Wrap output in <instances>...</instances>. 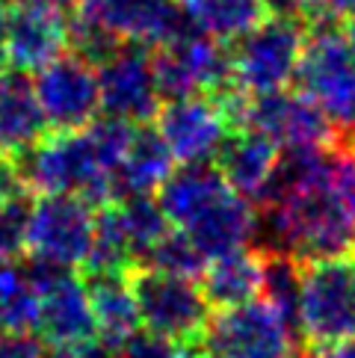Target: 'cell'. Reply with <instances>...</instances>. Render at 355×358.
Listing matches in <instances>:
<instances>
[{"instance_id": "cell-1", "label": "cell", "mask_w": 355, "mask_h": 358, "mask_svg": "<svg viewBox=\"0 0 355 358\" xmlns=\"http://www.w3.org/2000/svg\"><path fill=\"white\" fill-rule=\"evenodd\" d=\"M12 163L30 193L78 196L92 208L116 201V169L89 127L78 134H48Z\"/></svg>"}, {"instance_id": "cell-2", "label": "cell", "mask_w": 355, "mask_h": 358, "mask_svg": "<svg viewBox=\"0 0 355 358\" xmlns=\"http://www.w3.org/2000/svg\"><path fill=\"white\" fill-rule=\"evenodd\" d=\"M296 86L344 136L355 122V50L344 24L335 18L308 21V39L296 71Z\"/></svg>"}, {"instance_id": "cell-3", "label": "cell", "mask_w": 355, "mask_h": 358, "mask_svg": "<svg viewBox=\"0 0 355 358\" xmlns=\"http://www.w3.org/2000/svg\"><path fill=\"white\" fill-rule=\"evenodd\" d=\"M299 338L305 352L355 341V258L302 264Z\"/></svg>"}, {"instance_id": "cell-4", "label": "cell", "mask_w": 355, "mask_h": 358, "mask_svg": "<svg viewBox=\"0 0 355 358\" xmlns=\"http://www.w3.org/2000/svg\"><path fill=\"white\" fill-rule=\"evenodd\" d=\"M308 39V21L273 15L231 45L234 89L246 98H263L296 80L302 50Z\"/></svg>"}, {"instance_id": "cell-5", "label": "cell", "mask_w": 355, "mask_h": 358, "mask_svg": "<svg viewBox=\"0 0 355 358\" xmlns=\"http://www.w3.org/2000/svg\"><path fill=\"white\" fill-rule=\"evenodd\" d=\"M205 358H296L299 331L266 299L213 311L198 341Z\"/></svg>"}, {"instance_id": "cell-6", "label": "cell", "mask_w": 355, "mask_h": 358, "mask_svg": "<svg viewBox=\"0 0 355 358\" xmlns=\"http://www.w3.org/2000/svg\"><path fill=\"white\" fill-rule=\"evenodd\" d=\"M131 287L139 305L143 329L175 343L201 341L213 311L193 278L169 275L160 270H136L131 273Z\"/></svg>"}, {"instance_id": "cell-7", "label": "cell", "mask_w": 355, "mask_h": 358, "mask_svg": "<svg viewBox=\"0 0 355 358\" xmlns=\"http://www.w3.org/2000/svg\"><path fill=\"white\" fill-rule=\"evenodd\" d=\"M154 78L163 104L193 95L219 98L234 89L231 48L193 30L154 50Z\"/></svg>"}, {"instance_id": "cell-8", "label": "cell", "mask_w": 355, "mask_h": 358, "mask_svg": "<svg viewBox=\"0 0 355 358\" xmlns=\"http://www.w3.org/2000/svg\"><path fill=\"white\" fill-rule=\"evenodd\" d=\"M74 15L95 24L119 45L157 50L193 33L181 0H78Z\"/></svg>"}, {"instance_id": "cell-9", "label": "cell", "mask_w": 355, "mask_h": 358, "mask_svg": "<svg viewBox=\"0 0 355 358\" xmlns=\"http://www.w3.org/2000/svg\"><path fill=\"white\" fill-rule=\"evenodd\" d=\"M98 208L78 196H39L33 201L27 255L33 261H45L71 270L83 266L95 240Z\"/></svg>"}, {"instance_id": "cell-10", "label": "cell", "mask_w": 355, "mask_h": 358, "mask_svg": "<svg viewBox=\"0 0 355 358\" xmlns=\"http://www.w3.org/2000/svg\"><path fill=\"white\" fill-rule=\"evenodd\" d=\"M33 95L42 119L54 134L86 131L101 113V86L92 62L78 54H62L33 78Z\"/></svg>"}, {"instance_id": "cell-11", "label": "cell", "mask_w": 355, "mask_h": 358, "mask_svg": "<svg viewBox=\"0 0 355 358\" xmlns=\"http://www.w3.org/2000/svg\"><path fill=\"white\" fill-rule=\"evenodd\" d=\"M240 127L266 134L282 145V151H314L340 143L338 127L299 89L296 92L284 89V92H273L263 98H246Z\"/></svg>"}, {"instance_id": "cell-12", "label": "cell", "mask_w": 355, "mask_h": 358, "mask_svg": "<svg viewBox=\"0 0 355 358\" xmlns=\"http://www.w3.org/2000/svg\"><path fill=\"white\" fill-rule=\"evenodd\" d=\"M95 71L104 116L131 122L136 127L148 119H157L163 98L154 78V50L119 45L104 62H98Z\"/></svg>"}, {"instance_id": "cell-13", "label": "cell", "mask_w": 355, "mask_h": 358, "mask_svg": "<svg viewBox=\"0 0 355 358\" xmlns=\"http://www.w3.org/2000/svg\"><path fill=\"white\" fill-rule=\"evenodd\" d=\"M71 42L68 6L57 0H21L9 3L6 45L9 71L36 74L66 54Z\"/></svg>"}, {"instance_id": "cell-14", "label": "cell", "mask_w": 355, "mask_h": 358, "mask_svg": "<svg viewBox=\"0 0 355 358\" xmlns=\"http://www.w3.org/2000/svg\"><path fill=\"white\" fill-rule=\"evenodd\" d=\"M154 131L178 163L205 166L219 157V148L231 134V124H228L225 110L217 98L193 95L166 101L157 113Z\"/></svg>"}, {"instance_id": "cell-15", "label": "cell", "mask_w": 355, "mask_h": 358, "mask_svg": "<svg viewBox=\"0 0 355 358\" xmlns=\"http://www.w3.org/2000/svg\"><path fill=\"white\" fill-rule=\"evenodd\" d=\"M33 329L54 350H78L98 341V323L86 285L66 273L45 287L39 293V314Z\"/></svg>"}, {"instance_id": "cell-16", "label": "cell", "mask_w": 355, "mask_h": 358, "mask_svg": "<svg viewBox=\"0 0 355 358\" xmlns=\"http://www.w3.org/2000/svg\"><path fill=\"white\" fill-rule=\"evenodd\" d=\"M282 160H284V151L275 139H270L261 131L240 127V131L228 134V139L222 143L217 169L234 193H240L258 208L263 196L270 193L275 175L282 169Z\"/></svg>"}, {"instance_id": "cell-17", "label": "cell", "mask_w": 355, "mask_h": 358, "mask_svg": "<svg viewBox=\"0 0 355 358\" xmlns=\"http://www.w3.org/2000/svg\"><path fill=\"white\" fill-rule=\"evenodd\" d=\"M266 258L261 249H240L222 258H213L201 275V293L213 311L237 308L255 302L263 293Z\"/></svg>"}, {"instance_id": "cell-18", "label": "cell", "mask_w": 355, "mask_h": 358, "mask_svg": "<svg viewBox=\"0 0 355 358\" xmlns=\"http://www.w3.org/2000/svg\"><path fill=\"white\" fill-rule=\"evenodd\" d=\"M45 127L27 74L6 71L0 78V157L24 155L45 136Z\"/></svg>"}, {"instance_id": "cell-19", "label": "cell", "mask_w": 355, "mask_h": 358, "mask_svg": "<svg viewBox=\"0 0 355 358\" xmlns=\"http://www.w3.org/2000/svg\"><path fill=\"white\" fill-rule=\"evenodd\" d=\"M86 293L95 311L98 338L107 347L119 350L133 331L143 329L139 320V305L131 287V275H113V273H86Z\"/></svg>"}, {"instance_id": "cell-20", "label": "cell", "mask_w": 355, "mask_h": 358, "mask_svg": "<svg viewBox=\"0 0 355 358\" xmlns=\"http://www.w3.org/2000/svg\"><path fill=\"white\" fill-rule=\"evenodd\" d=\"M175 157L169 155L166 143L160 139L154 127H139L133 143L124 155L116 172V201L131 196H151L160 193V187L169 181Z\"/></svg>"}, {"instance_id": "cell-21", "label": "cell", "mask_w": 355, "mask_h": 358, "mask_svg": "<svg viewBox=\"0 0 355 358\" xmlns=\"http://www.w3.org/2000/svg\"><path fill=\"white\" fill-rule=\"evenodd\" d=\"M193 30L222 45H234L266 21V0H181Z\"/></svg>"}, {"instance_id": "cell-22", "label": "cell", "mask_w": 355, "mask_h": 358, "mask_svg": "<svg viewBox=\"0 0 355 358\" xmlns=\"http://www.w3.org/2000/svg\"><path fill=\"white\" fill-rule=\"evenodd\" d=\"M113 204H116L122 231H124V240H128V246H131L136 270H143L151 258V252H154L160 243L166 240V234L172 231V222L166 220L160 201L151 199V196H131V199H122V201H113Z\"/></svg>"}, {"instance_id": "cell-23", "label": "cell", "mask_w": 355, "mask_h": 358, "mask_svg": "<svg viewBox=\"0 0 355 358\" xmlns=\"http://www.w3.org/2000/svg\"><path fill=\"white\" fill-rule=\"evenodd\" d=\"M39 314V290L27 273V264H0V331H30Z\"/></svg>"}, {"instance_id": "cell-24", "label": "cell", "mask_w": 355, "mask_h": 358, "mask_svg": "<svg viewBox=\"0 0 355 358\" xmlns=\"http://www.w3.org/2000/svg\"><path fill=\"white\" fill-rule=\"evenodd\" d=\"M208 258L201 255V249L189 240L184 231H172L166 234V240L151 252L148 264L143 270H160V273H169V275H181V278H196V275H205L208 270Z\"/></svg>"}, {"instance_id": "cell-25", "label": "cell", "mask_w": 355, "mask_h": 358, "mask_svg": "<svg viewBox=\"0 0 355 358\" xmlns=\"http://www.w3.org/2000/svg\"><path fill=\"white\" fill-rule=\"evenodd\" d=\"M116 358H205L198 343H175L148 329H139L116 350Z\"/></svg>"}, {"instance_id": "cell-26", "label": "cell", "mask_w": 355, "mask_h": 358, "mask_svg": "<svg viewBox=\"0 0 355 358\" xmlns=\"http://www.w3.org/2000/svg\"><path fill=\"white\" fill-rule=\"evenodd\" d=\"M36 331H0V358H50Z\"/></svg>"}, {"instance_id": "cell-27", "label": "cell", "mask_w": 355, "mask_h": 358, "mask_svg": "<svg viewBox=\"0 0 355 358\" xmlns=\"http://www.w3.org/2000/svg\"><path fill=\"white\" fill-rule=\"evenodd\" d=\"M273 15H284V18H299V21H314L317 12V0H266Z\"/></svg>"}, {"instance_id": "cell-28", "label": "cell", "mask_w": 355, "mask_h": 358, "mask_svg": "<svg viewBox=\"0 0 355 358\" xmlns=\"http://www.w3.org/2000/svg\"><path fill=\"white\" fill-rule=\"evenodd\" d=\"M24 184L21 178L15 172V163H12L9 157H0V204H3L6 199H12L15 193H21Z\"/></svg>"}, {"instance_id": "cell-29", "label": "cell", "mask_w": 355, "mask_h": 358, "mask_svg": "<svg viewBox=\"0 0 355 358\" xmlns=\"http://www.w3.org/2000/svg\"><path fill=\"white\" fill-rule=\"evenodd\" d=\"M50 358H116V350L107 347L104 341H92L86 347H78V350H57Z\"/></svg>"}, {"instance_id": "cell-30", "label": "cell", "mask_w": 355, "mask_h": 358, "mask_svg": "<svg viewBox=\"0 0 355 358\" xmlns=\"http://www.w3.org/2000/svg\"><path fill=\"white\" fill-rule=\"evenodd\" d=\"M355 15V0H317L314 18H349Z\"/></svg>"}, {"instance_id": "cell-31", "label": "cell", "mask_w": 355, "mask_h": 358, "mask_svg": "<svg viewBox=\"0 0 355 358\" xmlns=\"http://www.w3.org/2000/svg\"><path fill=\"white\" fill-rule=\"evenodd\" d=\"M6 24H9V3L0 0V78L9 69V45H6Z\"/></svg>"}, {"instance_id": "cell-32", "label": "cell", "mask_w": 355, "mask_h": 358, "mask_svg": "<svg viewBox=\"0 0 355 358\" xmlns=\"http://www.w3.org/2000/svg\"><path fill=\"white\" fill-rule=\"evenodd\" d=\"M308 358H355V341L349 343H335V347H320V350H308Z\"/></svg>"}, {"instance_id": "cell-33", "label": "cell", "mask_w": 355, "mask_h": 358, "mask_svg": "<svg viewBox=\"0 0 355 358\" xmlns=\"http://www.w3.org/2000/svg\"><path fill=\"white\" fill-rule=\"evenodd\" d=\"M340 145H347L349 151H355V122L349 124V131H347L344 136H340Z\"/></svg>"}, {"instance_id": "cell-34", "label": "cell", "mask_w": 355, "mask_h": 358, "mask_svg": "<svg viewBox=\"0 0 355 358\" xmlns=\"http://www.w3.org/2000/svg\"><path fill=\"white\" fill-rule=\"evenodd\" d=\"M344 30H347V39H349L352 50H355V15H349V18H347V24H344Z\"/></svg>"}, {"instance_id": "cell-35", "label": "cell", "mask_w": 355, "mask_h": 358, "mask_svg": "<svg viewBox=\"0 0 355 358\" xmlns=\"http://www.w3.org/2000/svg\"><path fill=\"white\" fill-rule=\"evenodd\" d=\"M62 3H66V6H68V0H62Z\"/></svg>"}]
</instances>
